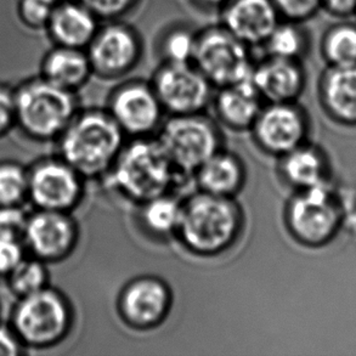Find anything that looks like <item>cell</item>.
Returning a JSON list of instances; mask_svg holds the SVG:
<instances>
[{
  "label": "cell",
  "mask_w": 356,
  "mask_h": 356,
  "mask_svg": "<svg viewBox=\"0 0 356 356\" xmlns=\"http://www.w3.org/2000/svg\"><path fill=\"white\" fill-rule=\"evenodd\" d=\"M154 136L183 181L193 180L196 170L222 149V131L204 112L170 116Z\"/></svg>",
  "instance_id": "8992f818"
},
{
  "label": "cell",
  "mask_w": 356,
  "mask_h": 356,
  "mask_svg": "<svg viewBox=\"0 0 356 356\" xmlns=\"http://www.w3.org/2000/svg\"><path fill=\"white\" fill-rule=\"evenodd\" d=\"M328 108L346 120H356V68L339 66L328 74L323 84Z\"/></svg>",
  "instance_id": "cb8c5ba5"
},
{
  "label": "cell",
  "mask_w": 356,
  "mask_h": 356,
  "mask_svg": "<svg viewBox=\"0 0 356 356\" xmlns=\"http://www.w3.org/2000/svg\"><path fill=\"white\" fill-rule=\"evenodd\" d=\"M325 1L330 5V8H332L338 13H344L352 9L356 3V0H325Z\"/></svg>",
  "instance_id": "8d00e7d4"
},
{
  "label": "cell",
  "mask_w": 356,
  "mask_h": 356,
  "mask_svg": "<svg viewBox=\"0 0 356 356\" xmlns=\"http://www.w3.org/2000/svg\"><path fill=\"white\" fill-rule=\"evenodd\" d=\"M58 156L84 179H102L125 145V134L106 108L77 112L58 139Z\"/></svg>",
  "instance_id": "3957f363"
},
{
  "label": "cell",
  "mask_w": 356,
  "mask_h": 356,
  "mask_svg": "<svg viewBox=\"0 0 356 356\" xmlns=\"http://www.w3.org/2000/svg\"><path fill=\"white\" fill-rule=\"evenodd\" d=\"M29 217L21 206L0 207V236L24 240Z\"/></svg>",
  "instance_id": "1f68e13d"
},
{
  "label": "cell",
  "mask_w": 356,
  "mask_h": 356,
  "mask_svg": "<svg viewBox=\"0 0 356 356\" xmlns=\"http://www.w3.org/2000/svg\"><path fill=\"white\" fill-rule=\"evenodd\" d=\"M99 27L97 15L79 0H63L55 5L45 31L54 45L86 50Z\"/></svg>",
  "instance_id": "ac0fdd59"
},
{
  "label": "cell",
  "mask_w": 356,
  "mask_h": 356,
  "mask_svg": "<svg viewBox=\"0 0 356 356\" xmlns=\"http://www.w3.org/2000/svg\"><path fill=\"white\" fill-rule=\"evenodd\" d=\"M106 110L125 136L149 138L163 123V107L151 82L131 79L118 84L108 95Z\"/></svg>",
  "instance_id": "7c38bea8"
},
{
  "label": "cell",
  "mask_w": 356,
  "mask_h": 356,
  "mask_svg": "<svg viewBox=\"0 0 356 356\" xmlns=\"http://www.w3.org/2000/svg\"><path fill=\"white\" fill-rule=\"evenodd\" d=\"M193 180L200 191L235 198L245 188L247 170L236 154L222 147L196 170Z\"/></svg>",
  "instance_id": "d6986e66"
},
{
  "label": "cell",
  "mask_w": 356,
  "mask_h": 356,
  "mask_svg": "<svg viewBox=\"0 0 356 356\" xmlns=\"http://www.w3.org/2000/svg\"><path fill=\"white\" fill-rule=\"evenodd\" d=\"M40 76L58 87L77 92L89 82L94 72L86 50L54 45L44 55Z\"/></svg>",
  "instance_id": "44dd1931"
},
{
  "label": "cell",
  "mask_w": 356,
  "mask_h": 356,
  "mask_svg": "<svg viewBox=\"0 0 356 356\" xmlns=\"http://www.w3.org/2000/svg\"><path fill=\"white\" fill-rule=\"evenodd\" d=\"M282 19L298 22L318 9L321 0H273Z\"/></svg>",
  "instance_id": "d6a6232c"
},
{
  "label": "cell",
  "mask_w": 356,
  "mask_h": 356,
  "mask_svg": "<svg viewBox=\"0 0 356 356\" xmlns=\"http://www.w3.org/2000/svg\"><path fill=\"white\" fill-rule=\"evenodd\" d=\"M47 263L38 258H26L19 261L8 276V284L11 292L22 298L29 294L37 293L49 286V271Z\"/></svg>",
  "instance_id": "d4e9b609"
},
{
  "label": "cell",
  "mask_w": 356,
  "mask_h": 356,
  "mask_svg": "<svg viewBox=\"0 0 356 356\" xmlns=\"http://www.w3.org/2000/svg\"><path fill=\"white\" fill-rule=\"evenodd\" d=\"M151 84L164 112L170 116L206 111L212 105L216 89L193 63H162Z\"/></svg>",
  "instance_id": "9c48e42d"
},
{
  "label": "cell",
  "mask_w": 356,
  "mask_h": 356,
  "mask_svg": "<svg viewBox=\"0 0 356 356\" xmlns=\"http://www.w3.org/2000/svg\"><path fill=\"white\" fill-rule=\"evenodd\" d=\"M328 56L339 66H353L356 63V31L337 29L327 39Z\"/></svg>",
  "instance_id": "f1b7e54d"
},
{
  "label": "cell",
  "mask_w": 356,
  "mask_h": 356,
  "mask_svg": "<svg viewBox=\"0 0 356 356\" xmlns=\"http://www.w3.org/2000/svg\"><path fill=\"white\" fill-rule=\"evenodd\" d=\"M279 159L280 177L296 191L325 183V162L316 149L300 145Z\"/></svg>",
  "instance_id": "603a6c76"
},
{
  "label": "cell",
  "mask_w": 356,
  "mask_h": 356,
  "mask_svg": "<svg viewBox=\"0 0 356 356\" xmlns=\"http://www.w3.org/2000/svg\"><path fill=\"white\" fill-rule=\"evenodd\" d=\"M245 227V214L235 198L196 190L183 200L177 240L188 253L217 257L232 250Z\"/></svg>",
  "instance_id": "6da1fadb"
},
{
  "label": "cell",
  "mask_w": 356,
  "mask_h": 356,
  "mask_svg": "<svg viewBox=\"0 0 356 356\" xmlns=\"http://www.w3.org/2000/svg\"><path fill=\"white\" fill-rule=\"evenodd\" d=\"M197 44V32L177 26L169 29L159 42L162 63H193Z\"/></svg>",
  "instance_id": "4316f807"
},
{
  "label": "cell",
  "mask_w": 356,
  "mask_h": 356,
  "mask_svg": "<svg viewBox=\"0 0 356 356\" xmlns=\"http://www.w3.org/2000/svg\"><path fill=\"white\" fill-rule=\"evenodd\" d=\"M16 125L15 88L0 83V138Z\"/></svg>",
  "instance_id": "e575fe53"
},
{
  "label": "cell",
  "mask_w": 356,
  "mask_h": 356,
  "mask_svg": "<svg viewBox=\"0 0 356 356\" xmlns=\"http://www.w3.org/2000/svg\"><path fill=\"white\" fill-rule=\"evenodd\" d=\"M102 181L136 206L163 193H174L183 183L156 136L133 138L125 143Z\"/></svg>",
  "instance_id": "7a4b0ae2"
},
{
  "label": "cell",
  "mask_w": 356,
  "mask_h": 356,
  "mask_svg": "<svg viewBox=\"0 0 356 356\" xmlns=\"http://www.w3.org/2000/svg\"><path fill=\"white\" fill-rule=\"evenodd\" d=\"M73 308L58 289L47 286L15 305L10 327L24 348L48 349L68 337L73 327Z\"/></svg>",
  "instance_id": "5b68a950"
},
{
  "label": "cell",
  "mask_w": 356,
  "mask_h": 356,
  "mask_svg": "<svg viewBox=\"0 0 356 356\" xmlns=\"http://www.w3.org/2000/svg\"><path fill=\"white\" fill-rule=\"evenodd\" d=\"M24 349L11 327L0 325V356L21 355Z\"/></svg>",
  "instance_id": "d590c367"
},
{
  "label": "cell",
  "mask_w": 356,
  "mask_h": 356,
  "mask_svg": "<svg viewBox=\"0 0 356 356\" xmlns=\"http://www.w3.org/2000/svg\"><path fill=\"white\" fill-rule=\"evenodd\" d=\"M289 234L304 245H321L330 240L339 222L336 201L326 183L299 190L284 209Z\"/></svg>",
  "instance_id": "30bf717a"
},
{
  "label": "cell",
  "mask_w": 356,
  "mask_h": 356,
  "mask_svg": "<svg viewBox=\"0 0 356 356\" xmlns=\"http://www.w3.org/2000/svg\"><path fill=\"white\" fill-rule=\"evenodd\" d=\"M55 5L53 0H19L17 17L27 29L45 31Z\"/></svg>",
  "instance_id": "f546056e"
},
{
  "label": "cell",
  "mask_w": 356,
  "mask_h": 356,
  "mask_svg": "<svg viewBox=\"0 0 356 356\" xmlns=\"http://www.w3.org/2000/svg\"><path fill=\"white\" fill-rule=\"evenodd\" d=\"M78 240L79 227L71 213L35 209L29 214L22 242L32 257L49 264L67 259Z\"/></svg>",
  "instance_id": "5bb4252c"
},
{
  "label": "cell",
  "mask_w": 356,
  "mask_h": 356,
  "mask_svg": "<svg viewBox=\"0 0 356 356\" xmlns=\"http://www.w3.org/2000/svg\"><path fill=\"white\" fill-rule=\"evenodd\" d=\"M220 24L250 49L261 48L281 21L273 0H227Z\"/></svg>",
  "instance_id": "2e32d148"
},
{
  "label": "cell",
  "mask_w": 356,
  "mask_h": 356,
  "mask_svg": "<svg viewBox=\"0 0 356 356\" xmlns=\"http://www.w3.org/2000/svg\"><path fill=\"white\" fill-rule=\"evenodd\" d=\"M197 6L209 10H220L227 4V0H193Z\"/></svg>",
  "instance_id": "74e56055"
},
{
  "label": "cell",
  "mask_w": 356,
  "mask_h": 356,
  "mask_svg": "<svg viewBox=\"0 0 356 356\" xmlns=\"http://www.w3.org/2000/svg\"><path fill=\"white\" fill-rule=\"evenodd\" d=\"M86 51L94 76L115 81L138 67L144 54V43L133 26L113 19L100 24Z\"/></svg>",
  "instance_id": "ba28073f"
},
{
  "label": "cell",
  "mask_w": 356,
  "mask_h": 356,
  "mask_svg": "<svg viewBox=\"0 0 356 356\" xmlns=\"http://www.w3.org/2000/svg\"><path fill=\"white\" fill-rule=\"evenodd\" d=\"M92 10L100 21H113L124 17L139 6L141 0H79Z\"/></svg>",
  "instance_id": "4dcf8cb0"
},
{
  "label": "cell",
  "mask_w": 356,
  "mask_h": 356,
  "mask_svg": "<svg viewBox=\"0 0 356 356\" xmlns=\"http://www.w3.org/2000/svg\"><path fill=\"white\" fill-rule=\"evenodd\" d=\"M173 293L164 280L143 275L130 280L120 289L117 309L123 323L133 330L149 331L168 318Z\"/></svg>",
  "instance_id": "4fadbf2b"
},
{
  "label": "cell",
  "mask_w": 356,
  "mask_h": 356,
  "mask_svg": "<svg viewBox=\"0 0 356 356\" xmlns=\"http://www.w3.org/2000/svg\"><path fill=\"white\" fill-rule=\"evenodd\" d=\"M212 105L218 120L229 129L250 130L259 115L264 102L250 79L218 88Z\"/></svg>",
  "instance_id": "ffe728a7"
},
{
  "label": "cell",
  "mask_w": 356,
  "mask_h": 356,
  "mask_svg": "<svg viewBox=\"0 0 356 356\" xmlns=\"http://www.w3.org/2000/svg\"><path fill=\"white\" fill-rule=\"evenodd\" d=\"M193 63L213 87L222 88L250 79L255 61L252 49L219 24L197 32Z\"/></svg>",
  "instance_id": "52a82bcc"
},
{
  "label": "cell",
  "mask_w": 356,
  "mask_h": 356,
  "mask_svg": "<svg viewBox=\"0 0 356 356\" xmlns=\"http://www.w3.org/2000/svg\"><path fill=\"white\" fill-rule=\"evenodd\" d=\"M16 125L37 141L58 139L79 111L77 92L38 76L15 88Z\"/></svg>",
  "instance_id": "277c9868"
},
{
  "label": "cell",
  "mask_w": 356,
  "mask_h": 356,
  "mask_svg": "<svg viewBox=\"0 0 356 356\" xmlns=\"http://www.w3.org/2000/svg\"><path fill=\"white\" fill-rule=\"evenodd\" d=\"M29 200V169L16 162L0 163V207L21 206Z\"/></svg>",
  "instance_id": "83f0119b"
},
{
  "label": "cell",
  "mask_w": 356,
  "mask_h": 356,
  "mask_svg": "<svg viewBox=\"0 0 356 356\" xmlns=\"http://www.w3.org/2000/svg\"><path fill=\"white\" fill-rule=\"evenodd\" d=\"M84 181L61 157L42 159L29 170V200L35 209L72 213L82 202Z\"/></svg>",
  "instance_id": "8fae6325"
},
{
  "label": "cell",
  "mask_w": 356,
  "mask_h": 356,
  "mask_svg": "<svg viewBox=\"0 0 356 356\" xmlns=\"http://www.w3.org/2000/svg\"><path fill=\"white\" fill-rule=\"evenodd\" d=\"M261 49L264 50L265 56L297 61L303 53V33L294 21L281 19Z\"/></svg>",
  "instance_id": "484cf974"
},
{
  "label": "cell",
  "mask_w": 356,
  "mask_h": 356,
  "mask_svg": "<svg viewBox=\"0 0 356 356\" xmlns=\"http://www.w3.org/2000/svg\"><path fill=\"white\" fill-rule=\"evenodd\" d=\"M22 241L0 236V277H6L24 258Z\"/></svg>",
  "instance_id": "836d02e7"
},
{
  "label": "cell",
  "mask_w": 356,
  "mask_h": 356,
  "mask_svg": "<svg viewBox=\"0 0 356 356\" xmlns=\"http://www.w3.org/2000/svg\"><path fill=\"white\" fill-rule=\"evenodd\" d=\"M250 81L264 104L294 102L304 87L298 61L271 56L254 63Z\"/></svg>",
  "instance_id": "e0dca14e"
},
{
  "label": "cell",
  "mask_w": 356,
  "mask_h": 356,
  "mask_svg": "<svg viewBox=\"0 0 356 356\" xmlns=\"http://www.w3.org/2000/svg\"><path fill=\"white\" fill-rule=\"evenodd\" d=\"M54 3H56V4H58V3H61V1H63V0H53Z\"/></svg>",
  "instance_id": "f35d334b"
},
{
  "label": "cell",
  "mask_w": 356,
  "mask_h": 356,
  "mask_svg": "<svg viewBox=\"0 0 356 356\" xmlns=\"http://www.w3.org/2000/svg\"><path fill=\"white\" fill-rule=\"evenodd\" d=\"M181 198L174 193H163L139 204L138 222L143 232L152 238H175L181 219Z\"/></svg>",
  "instance_id": "7402d4cb"
},
{
  "label": "cell",
  "mask_w": 356,
  "mask_h": 356,
  "mask_svg": "<svg viewBox=\"0 0 356 356\" xmlns=\"http://www.w3.org/2000/svg\"><path fill=\"white\" fill-rule=\"evenodd\" d=\"M250 131L264 154L281 157L305 144L308 122L294 102L264 104Z\"/></svg>",
  "instance_id": "9a60e30c"
}]
</instances>
